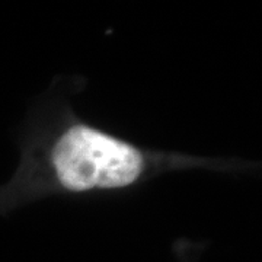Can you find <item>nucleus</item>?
Segmentation results:
<instances>
[{
	"label": "nucleus",
	"instance_id": "f257e3e1",
	"mask_svg": "<svg viewBox=\"0 0 262 262\" xmlns=\"http://www.w3.org/2000/svg\"><path fill=\"white\" fill-rule=\"evenodd\" d=\"M83 76H58L15 133L19 163L0 185V215L54 196L128 194L177 172H246L255 163L153 149L80 117Z\"/></svg>",
	"mask_w": 262,
	"mask_h": 262
}]
</instances>
